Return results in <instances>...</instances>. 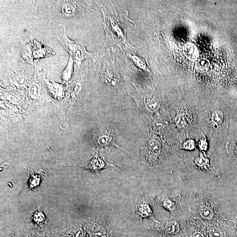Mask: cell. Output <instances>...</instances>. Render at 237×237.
Segmentation results:
<instances>
[{"mask_svg":"<svg viewBox=\"0 0 237 237\" xmlns=\"http://www.w3.org/2000/svg\"><path fill=\"white\" fill-rule=\"evenodd\" d=\"M182 196L179 194L173 196L157 195L154 197V201L159 206L167 209L171 214V219L178 220L182 218L181 207Z\"/></svg>","mask_w":237,"mask_h":237,"instance_id":"52a82bcc","label":"cell"},{"mask_svg":"<svg viewBox=\"0 0 237 237\" xmlns=\"http://www.w3.org/2000/svg\"><path fill=\"white\" fill-rule=\"evenodd\" d=\"M175 122L177 126L180 128H183L187 124L186 118L183 114H179L175 118Z\"/></svg>","mask_w":237,"mask_h":237,"instance_id":"ffe728a7","label":"cell"},{"mask_svg":"<svg viewBox=\"0 0 237 237\" xmlns=\"http://www.w3.org/2000/svg\"><path fill=\"white\" fill-rule=\"evenodd\" d=\"M190 237H205V235L202 232L198 230L193 231L192 230L191 234H190Z\"/></svg>","mask_w":237,"mask_h":237,"instance_id":"603a6c76","label":"cell"},{"mask_svg":"<svg viewBox=\"0 0 237 237\" xmlns=\"http://www.w3.org/2000/svg\"><path fill=\"white\" fill-rule=\"evenodd\" d=\"M115 48L117 59L126 77L135 84H144L145 79L151 74L146 58L129 43L121 48Z\"/></svg>","mask_w":237,"mask_h":237,"instance_id":"3957f363","label":"cell"},{"mask_svg":"<svg viewBox=\"0 0 237 237\" xmlns=\"http://www.w3.org/2000/svg\"><path fill=\"white\" fill-rule=\"evenodd\" d=\"M219 68L216 64H211L209 67L207 72L210 75H215L218 74L219 72Z\"/></svg>","mask_w":237,"mask_h":237,"instance_id":"44dd1931","label":"cell"},{"mask_svg":"<svg viewBox=\"0 0 237 237\" xmlns=\"http://www.w3.org/2000/svg\"><path fill=\"white\" fill-rule=\"evenodd\" d=\"M183 52L185 57L192 61L196 60L199 56V51L197 47L191 43H188L185 45Z\"/></svg>","mask_w":237,"mask_h":237,"instance_id":"9a60e30c","label":"cell"},{"mask_svg":"<svg viewBox=\"0 0 237 237\" xmlns=\"http://www.w3.org/2000/svg\"><path fill=\"white\" fill-rule=\"evenodd\" d=\"M103 17L105 34L104 46L120 48L128 43L126 34L133 27L134 22L129 18L128 11L111 1H96Z\"/></svg>","mask_w":237,"mask_h":237,"instance_id":"6da1fadb","label":"cell"},{"mask_svg":"<svg viewBox=\"0 0 237 237\" xmlns=\"http://www.w3.org/2000/svg\"><path fill=\"white\" fill-rule=\"evenodd\" d=\"M63 33L57 37L64 48L68 52L69 57L73 60L80 69L83 61L89 58L93 57V54L88 52L86 48V44L81 42L74 41L69 38L66 34L65 27L62 26Z\"/></svg>","mask_w":237,"mask_h":237,"instance_id":"8992f818","label":"cell"},{"mask_svg":"<svg viewBox=\"0 0 237 237\" xmlns=\"http://www.w3.org/2000/svg\"><path fill=\"white\" fill-rule=\"evenodd\" d=\"M93 1H58L54 19L63 21L75 19L84 14L86 12L91 11Z\"/></svg>","mask_w":237,"mask_h":237,"instance_id":"5b68a950","label":"cell"},{"mask_svg":"<svg viewBox=\"0 0 237 237\" xmlns=\"http://www.w3.org/2000/svg\"><path fill=\"white\" fill-rule=\"evenodd\" d=\"M135 217L140 219L142 221L143 218H148L157 222L153 216L152 205L151 201L148 199V196L143 194L141 198L137 202L134 210Z\"/></svg>","mask_w":237,"mask_h":237,"instance_id":"30bf717a","label":"cell"},{"mask_svg":"<svg viewBox=\"0 0 237 237\" xmlns=\"http://www.w3.org/2000/svg\"><path fill=\"white\" fill-rule=\"evenodd\" d=\"M147 146V148H142V160L149 166H153L159 162L161 145L159 141L152 140Z\"/></svg>","mask_w":237,"mask_h":237,"instance_id":"9c48e42d","label":"cell"},{"mask_svg":"<svg viewBox=\"0 0 237 237\" xmlns=\"http://www.w3.org/2000/svg\"><path fill=\"white\" fill-rule=\"evenodd\" d=\"M188 207L192 218L204 222L218 223L225 220L218 201L214 197L195 191L191 193Z\"/></svg>","mask_w":237,"mask_h":237,"instance_id":"277c9868","label":"cell"},{"mask_svg":"<svg viewBox=\"0 0 237 237\" xmlns=\"http://www.w3.org/2000/svg\"><path fill=\"white\" fill-rule=\"evenodd\" d=\"M73 63L74 62L73 60L70 57H69L67 64L61 73L62 78L65 82H69L72 77L73 73Z\"/></svg>","mask_w":237,"mask_h":237,"instance_id":"e0dca14e","label":"cell"},{"mask_svg":"<svg viewBox=\"0 0 237 237\" xmlns=\"http://www.w3.org/2000/svg\"><path fill=\"white\" fill-rule=\"evenodd\" d=\"M194 163L200 169L205 171L210 170L216 175H218V172L215 170L214 168L211 167L209 163V159L204 158L203 156H201L196 158L194 160Z\"/></svg>","mask_w":237,"mask_h":237,"instance_id":"2e32d148","label":"cell"},{"mask_svg":"<svg viewBox=\"0 0 237 237\" xmlns=\"http://www.w3.org/2000/svg\"><path fill=\"white\" fill-rule=\"evenodd\" d=\"M156 228L170 234H176L179 230V224L178 221H165L163 222L157 221Z\"/></svg>","mask_w":237,"mask_h":237,"instance_id":"5bb4252c","label":"cell"},{"mask_svg":"<svg viewBox=\"0 0 237 237\" xmlns=\"http://www.w3.org/2000/svg\"><path fill=\"white\" fill-rule=\"evenodd\" d=\"M224 119V114L221 110L214 111L212 115V120L216 125H218L221 123Z\"/></svg>","mask_w":237,"mask_h":237,"instance_id":"d6986e66","label":"cell"},{"mask_svg":"<svg viewBox=\"0 0 237 237\" xmlns=\"http://www.w3.org/2000/svg\"><path fill=\"white\" fill-rule=\"evenodd\" d=\"M34 220L37 222H41L44 220V216L41 212H37L34 215Z\"/></svg>","mask_w":237,"mask_h":237,"instance_id":"7402d4cb","label":"cell"},{"mask_svg":"<svg viewBox=\"0 0 237 237\" xmlns=\"http://www.w3.org/2000/svg\"><path fill=\"white\" fill-rule=\"evenodd\" d=\"M94 69L104 85L113 91L126 90L123 87V78H126L114 48L103 46L97 55H94Z\"/></svg>","mask_w":237,"mask_h":237,"instance_id":"7a4b0ae2","label":"cell"},{"mask_svg":"<svg viewBox=\"0 0 237 237\" xmlns=\"http://www.w3.org/2000/svg\"><path fill=\"white\" fill-rule=\"evenodd\" d=\"M20 58L23 62L34 65L33 44L29 40L23 43Z\"/></svg>","mask_w":237,"mask_h":237,"instance_id":"4fadbf2b","label":"cell"},{"mask_svg":"<svg viewBox=\"0 0 237 237\" xmlns=\"http://www.w3.org/2000/svg\"><path fill=\"white\" fill-rule=\"evenodd\" d=\"M33 55L35 59L50 57L55 55V53L51 49L40 43L33 39Z\"/></svg>","mask_w":237,"mask_h":237,"instance_id":"8fae6325","label":"cell"},{"mask_svg":"<svg viewBox=\"0 0 237 237\" xmlns=\"http://www.w3.org/2000/svg\"><path fill=\"white\" fill-rule=\"evenodd\" d=\"M210 65V61L206 58H201L196 62V67L200 72H207Z\"/></svg>","mask_w":237,"mask_h":237,"instance_id":"ac0fdd59","label":"cell"},{"mask_svg":"<svg viewBox=\"0 0 237 237\" xmlns=\"http://www.w3.org/2000/svg\"><path fill=\"white\" fill-rule=\"evenodd\" d=\"M119 131L115 127L107 126L94 133V141L97 147H104L107 148L109 146H115L128 153L115 143V139Z\"/></svg>","mask_w":237,"mask_h":237,"instance_id":"ba28073f","label":"cell"},{"mask_svg":"<svg viewBox=\"0 0 237 237\" xmlns=\"http://www.w3.org/2000/svg\"><path fill=\"white\" fill-rule=\"evenodd\" d=\"M80 166L84 167L86 169H89L91 171H94L96 173H98L103 168H107L109 167H115V165L114 164H110L106 162L104 158H100L98 156L97 152H96V154L94 155V157L92 160L87 165Z\"/></svg>","mask_w":237,"mask_h":237,"instance_id":"7c38bea8","label":"cell"}]
</instances>
